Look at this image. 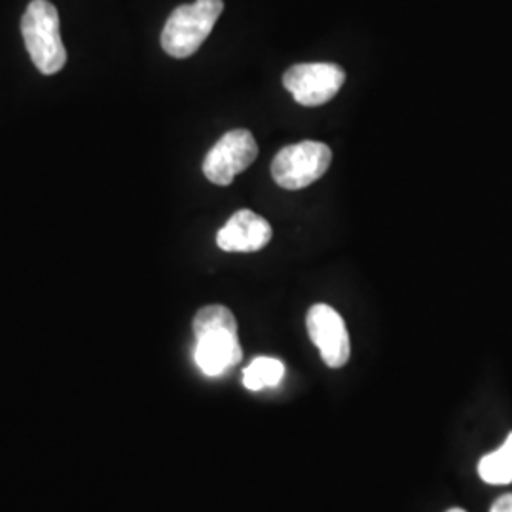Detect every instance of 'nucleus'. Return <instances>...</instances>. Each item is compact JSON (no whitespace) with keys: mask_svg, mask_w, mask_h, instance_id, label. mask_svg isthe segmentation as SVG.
Masks as SVG:
<instances>
[{"mask_svg":"<svg viewBox=\"0 0 512 512\" xmlns=\"http://www.w3.org/2000/svg\"><path fill=\"white\" fill-rule=\"evenodd\" d=\"M194 359L205 376H220L241 361L238 323L226 306H205L194 317Z\"/></svg>","mask_w":512,"mask_h":512,"instance_id":"1","label":"nucleus"},{"mask_svg":"<svg viewBox=\"0 0 512 512\" xmlns=\"http://www.w3.org/2000/svg\"><path fill=\"white\" fill-rule=\"evenodd\" d=\"M21 35L40 73L50 76L65 67L67 50L59 31V14L50 0L29 2L21 18Z\"/></svg>","mask_w":512,"mask_h":512,"instance_id":"2","label":"nucleus"},{"mask_svg":"<svg viewBox=\"0 0 512 512\" xmlns=\"http://www.w3.org/2000/svg\"><path fill=\"white\" fill-rule=\"evenodd\" d=\"M224 10L222 0H196L173 10L162 31L165 54L184 59L200 50Z\"/></svg>","mask_w":512,"mask_h":512,"instance_id":"3","label":"nucleus"},{"mask_svg":"<svg viewBox=\"0 0 512 512\" xmlns=\"http://www.w3.org/2000/svg\"><path fill=\"white\" fill-rule=\"evenodd\" d=\"M332 162V150L325 143L302 141L281 148L272 162L275 184L285 190H302L319 181Z\"/></svg>","mask_w":512,"mask_h":512,"instance_id":"4","label":"nucleus"},{"mask_svg":"<svg viewBox=\"0 0 512 512\" xmlns=\"http://www.w3.org/2000/svg\"><path fill=\"white\" fill-rule=\"evenodd\" d=\"M258 145L249 129H232L224 133L217 145L209 150L203 160V175L213 184L228 186L236 175L253 164Z\"/></svg>","mask_w":512,"mask_h":512,"instance_id":"5","label":"nucleus"},{"mask_svg":"<svg viewBox=\"0 0 512 512\" xmlns=\"http://www.w3.org/2000/svg\"><path fill=\"white\" fill-rule=\"evenodd\" d=\"M346 82V73L334 63H302L283 74V84L304 107L329 103Z\"/></svg>","mask_w":512,"mask_h":512,"instance_id":"6","label":"nucleus"},{"mask_svg":"<svg viewBox=\"0 0 512 512\" xmlns=\"http://www.w3.org/2000/svg\"><path fill=\"white\" fill-rule=\"evenodd\" d=\"M308 334L315 348L319 349L325 365L342 368L349 361L351 344L342 315L327 304L311 306L306 317Z\"/></svg>","mask_w":512,"mask_h":512,"instance_id":"7","label":"nucleus"},{"mask_svg":"<svg viewBox=\"0 0 512 512\" xmlns=\"http://www.w3.org/2000/svg\"><path fill=\"white\" fill-rule=\"evenodd\" d=\"M272 236L268 220L249 209H241L217 234V245L226 253H256L270 243Z\"/></svg>","mask_w":512,"mask_h":512,"instance_id":"8","label":"nucleus"},{"mask_svg":"<svg viewBox=\"0 0 512 512\" xmlns=\"http://www.w3.org/2000/svg\"><path fill=\"white\" fill-rule=\"evenodd\" d=\"M478 475L486 484L503 486L512 482V433L507 440L478 463Z\"/></svg>","mask_w":512,"mask_h":512,"instance_id":"9","label":"nucleus"},{"mask_svg":"<svg viewBox=\"0 0 512 512\" xmlns=\"http://www.w3.org/2000/svg\"><path fill=\"white\" fill-rule=\"evenodd\" d=\"M285 376V366L274 357H256L251 365L243 370V385L249 391H262L275 387Z\"/></svg>","mask_w":512,"mask_h":512,"instance_id":"10","label":"nucleus"},{"mask_svg":"<svg viewBox=\"0 0 512 512\" xmlns=\"http://www.w3.org/2000/svg\"><path fill=\"white\" fill-rule=\"evenodd\" d=\"M490 512H512V494L501 495L492 505Z\"/></svg>","mask_w":512,"mask_h":512,"instance_id":"11","label":"nucleus"},{"mask_svg":"<svg viewBox=\"0 0 512 512\" xmlns=\"http://www.w3.org/2000/svg\"><path fill=\"white\" fill-rule=\"evenodd\" d=\"M448 512H465L463 509H450Z\"/></svg>","mask_w":512,"mask_h":512,"instance_id":"12","label":"nucleus"}]
</instances>
